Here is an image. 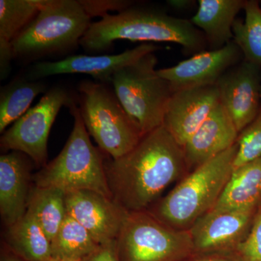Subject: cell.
<instances>
[{"instance_id": "cell-1", "label": "cell", "mask_w": 261, "mask_h": 261, "mask_svg": "<svg viewBox=\"0 0 261 261\" xmlns=\"http://www.w3.org/2000/svg\"><path fill=\"white\" fill-rule=\"evenodd\" d=\"M104 164L113 200L128 212L148 210L171 184L189 173L183 147L163 126Z\"/></svg>"}, {"instance_id": "cell-2", "label": "cell", "mask_w": 261, "mask_h": 261, "mask_svg": "<svg viewBox=\"0 0 261 261\" xmlns=\"http://www.w3.org/2000/svg\"><path fill=\"white\" fill-rule=\"evenodd\" d=\"M179 44L188 56L207 50L205 36L191 20L177 18L154 7L132 5L91 24L80 45L87 53L108 51L116 40Z\"/></svg>"}, {"instance_id": "cell-3", "label": "cell", "mask_w": 261, "mask_h": 261, "mask_svg": "<svg viewBox=\"0 0 261 261\" xmlns=\"http://www.w3.org/2000/svg\"><path fill=\"white\" fill-rule=\"evenodd\" d=\"M237 152L236 142L189 173L147 211L171 227L189 231L219 200L232 174Z\"/></svg>"}, {"instance_id": "cell-4", "label": "cell", "mask_w": 261, "mask_h": 261, "mask_svg": "<svg viewBox=\"0 0 261 261\" xmlns=\"http://www.w3.org/2000/svg\"><path fill=\"white\" fill-rule=\"evenodd\" d=\"M91 20L80 0H46L37 17L12 42L14 59L36 61L73 50Z\"/></svg>"}, {"instance_id": "cell-5", "label": "cell", "mask_w": 261, "mask_h": 261, "mask_svg": "<svg viewBox=\"0 0 261 261\" xmlns=\"http://www.w3.org/2000/svg\"><path fill=\"white\" fill-rule=\"evenodd\" d=\"M69 110L74 118L71 133L56 159L33 176L34 185L55 187L65 192L90 190L113 198L105 159L92 145L76 103Z\"/></svg>"}, {"instance_id": "cell-6", "label": "cell", "mask_w": 261, "mask_h": 261, "mask_svg": "<svg viewBox=\"0 0 261 261\" xmlns=\"http://www.w3.org/2000/svg\"><path fill=\"white\" fill-rule=\"evenodd\" d=\"M78 92L82 121L101 150L117 159L138 145L142 132L107 84L83 81Z\"/></svg>"}, {"instance_id": "cell-7", "label": "cell", "mask_w": 261, "mask_h": 261, "mask_svg": "<svg viewBox=\"0 0 261 261\" xmlns=\"http://www.w3.org/2000/svg\"><path fill=\"white\" fill-rule=\"evenodd\" d=\"M154 53L121 68L111 81L113 91L142 135L163 126L165 112L173 92L156 70Z\"/></svg>"}, {"instance_id": "cell-8", "label": "cell", "mask_w": 261, "mask_h": 261, "mask_svg": "<svg viewBox=\"0 0 261 261\" xmlns=\"http://www.w3.org/2000/svg\"><path fill=\"white\" fill-rule=\"evenodd\" d=\"M116 250L120 261H182L194 253L190 231L171 227L147 211L128 212Z\"/></svg>"}, {"instance_id": "cell-9", "label": "cell", "mask_w": 261, "mask_h": 261, "mask_svg": "<svg viewBox=\"0 0 261 261\" xmlns=\"http://www.w3.org/2000/svg\"><path fill=\"white\" fill-rule=\"evenodd\" d=\"M74 103V97L67 89L53 87L5 130L0 139L1 149L23 152L34 164L44 167L47 164L48 138L57 116L63 106L69 108Z\"/></svg>"}, {"instance_id": "cell-10", "label": "cell", "mask_w": 261, "mask_h": 261, "mask_svg": "<svg viewBox=\"0 0 261 261\" xmlns=\"http://www.w3.org/2000/svg\"><path fill=\"white\" fill-rule=\"evenodd\" d=\"M65 205L67 215L99 245L116 243L128 214L113 198L90 190L65 192Z\"/></svg>"}, {"instance_id": "cell-11", "label": "cell", "mask_w": 261, "mask_h": 261, "mask_svg": "<svg viewBox=\"0 0 261 261\" xmlns=\"http://www.w3.org/2000/svg\"><path fill=\"white\" fill-rule=\"evenodd\" d=\"M159 49V46L152 43H144L119 54L74 55L59 61L38 62L33 65L28 78L30 80L39 81L53 75L82 73L91 75L100 83L111 84L113 75L118 70Z\"/></svg>"}, {"instance_id": "cell-12", "label": "cell", "mask_w": 261, "mask_h": 261, "mask_svg": "<svg viewBox=\"0 0 261 261\" xmlns=\"http://www.w3.org/2000/svg\"><path fill=\"white\" fill-rule=\"evenodd\" d=\"M216 86L220 103L240 133L260 111L261 67L243 60L225 72Z\"/></svg>"}, {"instance_id": "cell-13", "label": "cell", "mask_w": 261, "mask_h": 261, "mask_svg": "<svg viewBox=\"0 0 261 261\" xmlns=\"http://www.w3.org/2000/svg\"><path fill=\"white\" fill-rule=\"evenodd\" d=\"M243 60V53L232 40L221 49H207L177 65L159 69L158 73L169 83L173 93L216 85L225 72Z\"/></svg>"}, {"instance_id": "cell-14", "label": "cell", "mask_w": 261, "mask_h": 261, "mask_svg": "<svg viewBox=\"0 0 261 261\" xmlns=\"http://www.w3.org/2000/svg\"><path fill=\"white\" fill-rule=\"evenodd\" d=\"M257 210H211L190 228L194 253L236 250L246 238Z\"/></svg>"}, {"instance_id": "cell-15", "label": "cell", "mask_w": 261, "mask_h": 261, "mask_svg": "<svg viewBox=\"0 0 261 261\" xmlns=\"http://www.w3.org/2000/svg\"><path fill=\"white\" fill-rule=\"evenodd\" d=\"M219 104L216 85L173 92L166 107L163 126L183 147Z\"/></svg>"}, {"instance_id": "cell-16", "label": "cell", "mask_w": 261, "mask_h": 261, "mask_svg": "<svg viewBox=\"0 0 261 261\" xmlns=\"http://www.w3.org/2000/svg\"><path fill=\"white\" fill-rule=\"evenodd\" d=\"M239 132L220 103L183 146L189 173L235 145Z\"/></svg>"}, {"instance_id": "cell-17", "label": "cell", "mask_w": 261, "mask_h": 261, "mask_svg": "<svg viewBox=\"0 0 261 261\" xmlns=\"http://www.w3.org/2000/svg\"><path fill=\"white\" fill-rule=\"evenodd\" d=\"M32 162L28 155L18 151L0 156V214L7 227L27 213Z\"/></svg>"}, {"instance_id": "cell-18", "label": "cell", "mask_w": 261, "mask_h": 261, "mask_svg": "<svg viewBox=\"0 0 261 261\" xmlns=\"http://www.w3.org/2000/svg\"><path fill=\"white\" fill-rule=\"evenodd\" d=\"M246 0H199L191 22L205 37L209 49H221L233 39V25Z\"/></svg>"}, {"instance_id": "cell-19", "label": "cell", "mask_w": 261, "mask_h": 261, "mask_svg": "<svg viewBox=\"0 0 261 261\" xmlns=\"http://www.w3.org/2000/svg\"><path fill=\"white\" fill-rule=\"evenodd\" d=\"M261 205V159L233 170L211 210H257Z\"/></svg>"}, {"instance_id": "cell-20", "label": "cell", "mask_w": 261, "mask_h": 261, "mask_svg": "<svg viewBox=\"0 0 261 261\" xmlns=\"http://www.w3.org/2000/svg\"><path fill=\"white\" fill-rule=\"evenodd\" d=\"M5 240L10 251L24 260L48 261L51 258L50 240L27 211L22 219L7 227Z\"/></svg>"}, {"instance_id": "cell-21", "label": "cell", "mask_w": 261, "mask_h": 261, "mask_svg": "<svg viewBox=\"0 0 261 261\" xmlns=\"http://www.w3.org/2000/svg\"><path fill=\"white\" fill-rule=\"evenodd\" d=\"M27 212L51 242L67 216L65 192L55 187L34 185L29 194Z\"/></svg>"}, {"instance_id": "cell-22", "label": "cell", "mask_w": 261, "mask_h": 261, "mask_svg": "<svg viewBox=\"0 0 261 261\" xmlns=\"http://www.w3.org/2000/svg\"><path fill=\"white\" fill-rule=\"evenodd\" d=\"M51 245V257L65 261H87L101 246L83 226L68 215Z\"/></svg>"}, {"instance_id": "cell-23", "label": "cell", "mask_w": 261, "mask_h": 261, "mask_svg": "<svg viewBox=\"0 0 261 261\" xmlns=\"http://www.w3.org/2000/svg\"><path fill=\"white\" fill-rule=\"evenodd\" d=\"M42 81L16 79L1 87L0 91V133L30 109L31 104L39 94L47 92Z\"/></svg>"}, {"instance_id": "cell-24", "label": "cell", "mask_w": 261, "mask_h": 261, "mask_svg": "<svg viewBox=\"0 0 261 261\" xmlns=\"http://www.w3.org/2000/svg\"><path fill=\"white\" fill-rule=\"evenodd\" d=\"M245 19L237 18L233 25V41L245 61L261 67V8L258 0H246Z\"/></svg>"}, {"instance_id": "cell-25", "label": "cell", "mask_w": 261, "mask_h": 261, "mask_svg": "<svg viewBox=\"0 0 261 261\" xmlns=\"http://www.w3.org/2000/svg\"><path fill=\"white\" fill-rule=\"evenodd\" d=\"M46 0H0V41L12 43L39 14Z\"/></svg>"}, {"instance_id": "cell-26", "label": "cell", "mask_w": 261, "mask_h": 261, "mask_svg": "<svg viewBox=\"0 0 261 261\" xmlns=\"http://www.w3.org/2000/svg\"><path fill=\"white\" fill-rule=\"evenodd\" d=\"M233 170L261 159V106L256 118L239 133Z\"/></svg>"}, {"instance_id": "cell-27", "label": "cell", "mask_w": 261, "mask_h": 261, "mask_svg": "<svg viewBox=\"0 0 261 261\" xmlns=\"http://www.w3.org/2000/svg\"><path fill=\"white\" fill-rule=\"evenodd\" d=\"M235 252L242 261H261V205L257 207L246 238Z\"/></svg>"}, {"instance_id": "cell-28", "label": "cell", "mask_w": 261, "mask_h": 261, "mask_svg": "<svg viewBox=\"0 0 261 261\" xmlns=\"http://www.w3.org/2000/svg\"><path fill=\"white\" fill-rule=\"evenodd\" d=\"M80 3L92 18L95 16L103 18L111 11L121 13L136 4L135 1L130 0H80Z\"/></svg>"}, {"instance_id": "cell-29", "label": "cell", "mask_w": 261, "mask_h": 261, "mask_svg": "<svg viewBox=\"0 0 261 261\" xmlns=\"http://www.w3.org/2000/svg\"><path fill=\"white\" fill-rule=\"evenodd\" d=\"M14 59L11 43L0 41V80L8 78L11 70L12 60Z\"/></svg>"}, {"instance_id": "cell-30", "label": "cell", "mask_w": 261, "mask_h": 261, "mask_svg": "<svg viewBox=\"0 0 261 261\" xmlns=\"http://www.w3.org/2000/svg\"><path fill=\"white\" fill-rule=\"evenodd\" d=\"M87 261H120L116 250V243L101 245Z\"/></svg>"}, {"instance_id": "cell-31", "label": "cell", "mask_w": 261, "mask_h": 261, "mask_svg": "<svg viewBox=\"0 0 261 261\" xmlns=\"http://www.w3.org/2000/svg\"><path fill=\"white\" fill-rule=\"evenodd\" d=\"M166 4L176 11H187L195 8V0H167Z\"/></svg>"}, {"instance_id": "cell-32", "label": "cell", "mask_w": 261, "mask_h": 261, "mask_svg": "<svg viewBox=\"0 0 261 261\" xmlns=\"http://www.w3.org/2000/svg\"><path fill=\"white\" fill-rule=\"evenodd\" d=\"M182 261H242L236 255V256H228V255H213L202 257H196V258L190 259V260H184Z\"/></svg>"}, {"instance_id": "cell-33", "label": "cell", "mask_w": 261, "mask_h": 261, "mask_svg": "<svg viewBox=\"0 0 261 261\" xmlns=\"http://www.w3.org/2000/svg\"><path fill=\"white\" fill-rule=\"evenodd\" d=\"M1 261H25L23 259L20 258V257L17 256L13 252H10V250L8 252H4L2 254Z\"/></svg>"}, {"instance_id": "cell-34", "label": "cell", "mask_w": 261, "mask_h": 261, "mask_svg": "<svg viewBox=\"0 0 261 261\" xmlns=\"http://www.w3.org/2000/svg\"><path fill=\"white\" fill-rule=\"evenodd\" d=\"M48 261H65V260H58V259H55V258H53V257H51L50 260H48Z\"/></svg>"}, {"instance_id": "cell-35", "label": "cell", "mask_w": 261, "mask_h": 261, "mask_svg": "<svg viewBox=\"0 0 261 261\" xmlns=\"http://www.w3.org/2000/svg\"><path fill=\"white\" fill-rule=\"evenodd\" d=\"M259 3H260V8H261V0L260 1H259Z\"/></svg>"}]
</instances>
